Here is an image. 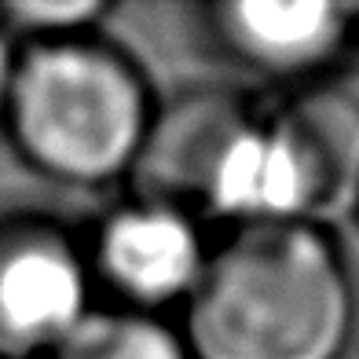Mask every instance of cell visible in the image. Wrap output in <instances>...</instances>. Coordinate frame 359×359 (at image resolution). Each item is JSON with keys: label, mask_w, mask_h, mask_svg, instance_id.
Masks as SVG:
<instances>
[{"label": "cell", "mask_w": 359, "mask_h": 359, "mask_svg": "<svg viewBox=\"0 0 359 359\" xmlns=\"http://www.w3.org/2000/svg\"><path fill=\"white\" fill-rule=\"evenodd\" d=\"M355 283L326 224L235 227L184 304L194 359H345Z\"/></svg>", "instance_id": "1"}, {"label": "cell", "mask_w": 359, "mask_h": 359, "mask_svg": "<svg viewBox=\"0 0 359 359\" xmlns=\"http://www.w3.org/2000/svg\"><path fill=\"white\" fill-rule=\"evenodd\" d=\"M154 114L140 62L103 34L11 44L0 128L52 184L92 191L133 180Z\"/></svg>", "instance_id": "2"}, {"label": "cell", "mask_w": 359, "mask_h": 359, "mask_svg": "<svg viewBox=\"0 0 359 359\" xmlns=\"http://www.w3.org/2000/svg\"><path fill=\"white\" fill-rule=\"evenodd\" d=\"M133 187L202 224H319L312 180L283 121L227 88L158 103Z\"/></svg>", "instance_id": "3"}, {"label": "cell", "mask_w": 359, "mask_h": 359, "mask_svg": "<svg viewBox=\"0 0 359 359\" xmlns=\"http://www.w3.org/2000/svg\"><path fill=\"white\" fill-rule=\"evenodd\" d=\"M85 231L48 213H0V359H44L95 308Z\"/></svg>", "instance_id": "4"}, {"label": "cell", "mask_w": 359, "mask_h": 359, "mask_svg": "<svg viewBox=\"0 0 359 359\" xmlns=\"http://www.w3.org/2000/svg\"><path fill=\"white\" fill-rule=\"evenodd\" d=\"M85 253L95 297L107 301L103 308L161 316L191 301L213 246L205 242L202 220L133 194L85 231Z\"/></svg>", "instance_id": "5"}, {"label": "cell", "mask_w": 359, "mask_h": 359, "mask_svg": "<svg viewBox=\"0 0 359 359\" xmlns=\"http://www.w3.org/2000/svg\"><path fill=\"white\" fill-rule=\"evenodd\" d=\"M202 29L213 48L260 81L293 92L326 81L359 44L352 4H275V0H227L202 8Z\"/></svg>", "instance_id": "6"}, {"label": "cell", "mask_w": 359, "mask_h": 359, "mask_svg": "<svg viewBox=\"0 0 359 359\" xmlns=\"http://www.w3.org/2000/svg\"><path fill=\"white\" fill-rule=\"evenodd\" d=\"M316 187L319 224L359 198V100L330 81L297 88L275 110Z\"/></svg>", "instance_id": "7"}, {"label": "cell", "mask_w": 359, "mask_h": 359, "mask_svg": "<svg viewBox=\"0 0 359 359\" xmlns=\"http://www.w3.org/2000/svg\"><path fill=\"white\" fill-rule=\"evenodd\" d=\"M44 359H194L180 326L161 316H136L118 308L95 312Z\"/></svg>", "instance_id": "8"}, {"label": "cell", "mask_w": 359, "mask_h": 359, "mask_svg": "<svg viewBox=\"0 0 359 359\" xmlns=\"http://www.w3.org/2000/svg\"><path fill=\"white\" fill-rule=\"evenodd\" d=\"M107 15L110 4L103 0H11V4H0V37L8 44H26L100 34Z\"/></svg>", "instance_id": "9"}, {"label": "cell", "mask_w": 359, "mask_h": 359, "mask_svg": "<svg viewBox=\"0 0 359 359\" xmlns=\"http://www.w3.org/2000/svg\"><path fill=\"white\" fill-rule=\"evenodd\" d=\"M8 74H11V44L0 37V114H4V92H8Z\"/></svg>", "instance_id": "10"}, {"label": "cell", "mask_w": 359, "mask_h": 359, "mask_svg": "<svg viewBox=\"0 0 359 359\" xmlns=\"http://www.w3.org/2000/svg\"><path fill=\"white\" fill-rule=\"evenodd\" d=\"M352 15H355V26H359V4H352Z\"/></svg>", "instance_id": "11"}, {"label": "cell", "mask_w": 359, "mask_h": 359, "mask_svg": "<svg viewBox=\"0 0 359 359\" xmlns=\"http://www.w3.org/2000/svg\"><path fill=\"white\" fill-rule=\"evenodd\" d=\"M355 217H359V198H355Z\"/></svg>", "instance_id": "12"}]
</instances>
